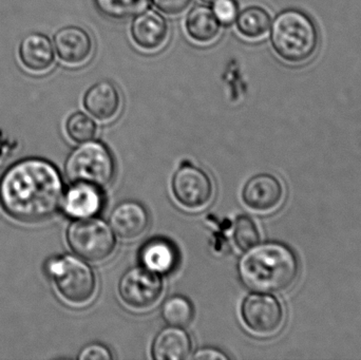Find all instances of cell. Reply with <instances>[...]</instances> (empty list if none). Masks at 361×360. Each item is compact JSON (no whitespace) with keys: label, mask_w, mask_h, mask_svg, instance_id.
I'll return each mask as SVG.
<instances>
[{"label":"cell","mask_w":361,"mask_h":360,"mask_svg":"<svg viewBox=\"0 0 361 360\" xmlns=\"http://www.w3.org/2000/svg\"><path fill=\"white\" fill-rule=\"evenodd\" d=\"M173 194L180 206L190 211L204 209L214 197V184L207 173L192 165H184L173 175Z\"/></svg>","instance_id":"cell-9"},{"label":"cell","mask_w":361,"mask_h":360,"mask_svg":"<svg viewBox=\"0 0 361 360\" xmlns=\"http://www.w3.org/2000/svg\"><path fill=\"white\" fill-rule=\"evenodd\" d=\"M191 350L190 335L183 328L169 325L157 336L152 352L156 360H183L188 359Z\"/></svg>","instance_id":"cell-17"},{"label":"cell","mask_w":361,"mask_h":360,"mask_svg":"<svg viewBox=\"0 0 361 360\" xmlns=\"http://www.w3.org/2000/svg\"><path fill=\"white\" fill-rule=\"evenodd\" d=\"M192 359L197 360H226L228 359V356L224 354L222 351L216 350V349L204 348L197 351V352L193 354Z\"/></svg>","instance_id":"cell-28"},{"label":"cell","mask_w":361,"mask_h":360,"mask_svg":"<svg viewBox=\"0 0 361 360\" xmlns=\"http://www.w3.org/2000/svg\"><path fill=\"white\" fill-rule=\"evenodd\" d=\"M68 179L104 188L111 183L116 173L114 156L101 142H86L75 148L65 163Z\"/></svg>","instance_id":"cell-5"},{"label":"cell","mask_w":361,"mask_h":360,"mask_svg":"<svg viewBox=\"0 0 361 360\" xmlns=\"http://www.w3.org/2000/svg\"><path fill=\"white\" fill-rule=\"evenodd\" d=\"M63 179L59 169L42 158H25L0 178V205L15 221L42 223L61 206Z\"/></svg>","instance_id":"cell-1"},{"label":"cell","mask_w":361,"mask_h":360,"mask_svg":"<svg viewBox=\"0 0 361 360\" xmlns=\"http://www.w3.org/2000/svg\"><path fill=\"white\" fill-rule=\"evenodd\" d=\"M71 251L85 261L99 263L114 254L116 241L114 230L97 218L76 219L66 234Z\"/></svg>","instance_id":"cell-6"},{"label":"cell","mask_w":361,"mask_h":360,"mask_svg":"<svg viewBox=\"0 0 361 360\" xmlns=\"http://www.w3.org/2000/svg\"><path fill=\"white\" fill-rule=\"evenodd\" d=\"M244 325L257 336H273L281 329L284 310L281 302L269 294H252L241 308Z\"/></svg>","instance_id":"cell-8"},{"label":"cell","mask_w":361,"mask_h":360,"mask_svg":"<svg viewBox=\"0 0 361 360\" xmlns=\"http://www.w3.org/2000/svg\"><path fill=\"white\" fill-rule=\"evenodd\" d=\"M164 291L160 275L145 268L127 271L118 285L123 302L135 311H147L158 304Z\"/></svg>","instance_id":"cell-7"},{"label":"cell","mask_w":361,"mask_h":360,"mask_svg":"<svg viewBox=\"0 0 361 360\" xmlns=\"http://www.w3.org/2000/svg\"><path fill=\"white\" fill-rule=\"evenodd\" d=\"M97 124L92 118L82 112H76L69 116L66 123V132L70 139L82 144L91 141L97 135Z\"/></svg>","instance_id":"cell-23"},{"label":"cell","mask_w":361,"mask_h":360,"mask_svg":"<svg viewBox=\"0 0 361 360\" xmlns=\"http://www.w3.org/2000/svg\"><path fill=\"white\" fill-rule=\"evenodd\" d=\"M271 23V15L260 6L245 8L235 19L238 32L250 39L263 37L269 32Z\"/></svg>","instance_id":"cell-20"},{"label":"cell","mask_w":361,"mask_h":360,"mask_svg":"<svg viewBox=\"0 0 361 360\" xmlns=\"http://www.w3.org/2000/svg\"><path fill=\"white\" fill-rule=\"evenodd\" d=\"M244 203L259 213L274 211L281 204L284 197L281 182L269 173H261L252 178L243 190Z\"/></svg>","instance_id":"cell-12"},{"label":"cell","mask_w":361,"mask_h":360,"mask_svg":"<svg viewBox=\"0 0 361 360\" xmlns=\"http://www.w3.org/2000/svg\"><path fill=\"white\" fill-rule=\"evenodd\" d=\"M93 2L99 13L112 20H125L137 16L150 4V0H93Z\"/></svg>","instance_id":"cell-21"},{"label":"cell","mask_w":361,"mask_h":360,"mask_svg":"<svg viewBox=\"0 0 361 360\" xmlns=\"http://www.w3.org/2000/svg\"><path fill=\"white\" fill-rule=\"evenodd\" d=\"M202 1L207 2V4H212V2L216 1V0H202Z\"/></svg>","instance_id":"cell-29"},{"label":"cell","mask_w":361,"mask_h":360,"mask_svg":"<svg viewBox=\"0 0 361 360\" xmlns=\"http://www.w3.org/2000/svg\"><path fill=\"white\" fill-rule=\"evenodd\" d=\"M185 27L189 37L200 44L214 42L221 32V23L214 11L204 4L195 6L188 13Z\"/></svg>","instance_id":"cell-19"},{"label":"cell","mask_w":361,"mask_h":360,"mask_svg":"<svg viewBox=\"0 0 361 360\" xmlns=\"http://www.w3.org/2000/svg\"><path fill=\"white\" fill-rule=\"evenodd\" d=\"M131 37L139 48L156 51L162 48L169 35L166 19L154 10L144 11L131 23Z\"/></svg>","instance_id":"cell-13"},{"label":"cell","mask_w":361,"mask_h":360,"mask_svg":"<svg viewBox=\"0 0 361 360\" xmlns=\"http://www.w3.org/2000/svg\"><path fill=\"white\" fill-rule=\"evenodd\" d=\"M53 46L59 61L69 67L85 65L94 50L90 34L76 25L59 29L53 37Z\"/></svg>","instance_id":"cell-11"},{"label":"cell","mask_w":361,"mask_h":360,"mask_svg":"<svg viewBox=\"0 0 361 360\" xmlns=\"http://www.w3.org/2000/svg\"><path fill=\"white\" fill-rule=\"evenodd\" d=\"M82 103L93 118L99 122H109L120 112L122 97L114 82L102 80L85 93Z\"/></svg>","instance_id":"cell-16"},{"label":"cell","mask_w":361,"mask_h":360,"mask_svg":"<svg viewBox=\"0 0 361 360\" xmlns=\"http://www.w3.org/2000/svg\"><path fill=\"white\" fill-rule=\"evenodd\" d=\"M140 259L143 268L156 273L166 275L177 268L179 253L171 241L163 238L148 241L140 253Z\"/></svg>","instance_id":"cell-18"},{"label":"cell","mask_w":361,"mask_h":360,"mask_svg":"<svg viewBox=\"0 0 361 360\" xmlns=\"http://www.w3.org/2000/svg\"><path fill=\"white\" fill-rule=\"evenodd\" d=\"M80 360H110L112 354L104 345L91 344L80 351L78 357Z\"/></svg>","instance_id":"cell-26"},{"label":"cell","mask_w":361,"mask_h":360,"mask_svg":"<svg viewBox=\"0 0 361 360\" xmlns=\"http://www.w3.org/2000/svg\"><path fill=\"white\" fill-rule=\"evenodd\" d=\"M238 271L242 283L250 291L282 293L298 278L299 260L284 243H258L244 254Z\"/></svg>","instance_id":"cell-2"},{"label":"cell","mask_w":361,"mask_h":360,"mask_svg":"<svg viewBox=\"0 0 361 360\" xmlns=\"http://www.w3.org/2000/svg\"><path fill=\"white\" fill-rule=\"evenodd\" d=\"M274 50L286 63H307L319 44V33L313 19L302 11L288 8L277 15L271 25Z\"/></svg>","instance_id":"cell-3"},{"label":"cell","mask_w":361,"mask_h":360,"mask_svg":"<svg viewBox=\"0 0 361 360\" xmlns=\"http://www.w3.org/2000/svg\"><path fill=\"white\" fill-rule=\"evenodd\" d=\"M44 272L61 299L71 306H85L97 291V277L92 268L80 257L59 255L49 258Z\"/></svg>","instance_id":"cell-4"},{"label":"cell","mask_w":361,"mask_h":360,"mask_svg":"<svg viewBox=\"0 0 361 360\" xmlns=\"http://www.w3.org/2000/svg\"><path fill=\"white\" fill-rule=\"evenodd\" d=\"M193 315L192 304L183 296H173L163 304V319L173 327H187L192 321Z\"/></svg>","instance_id":"cell-22"},{"label":"cell","mask_w":361,"mask_h":360,"mask_svg":"<svg viewBox=\"0 0 361 360\" xmlns=\"http://www.w3.org/2000/svg\"><path fill=\"white\" fill-rule=\"evenodd\" d=\"M154 6L167 15H179L190 6L191 0H152Z\"/></svg>","instance_id":"cell-27"},{"label":"cell","mask_w":361,"mask_h":360,"mask_svg":"<svg viewBox=\"0 0 361 360\" xmlns=\"http://www.w3.org/2000/svg\"><path fill=\"white\" fill-rule=\"evenodd\" d=\"M219 23L231 25L238 16V4L235 0H216L212 8Z\"/></svg>","instance_id":"cell-25"},{"label":"cell","mask_w":361,"mask_h":360,"mask_svg":"<svg viewBox=\"0 0 361 360\" xmlns=\"http://www.w3.org/2000/svg\"><path fill=\"white\" fill-rule=\"evenodd\" d=\"M19 65L23 71L34 76L46 75L56 61L52 40L42 33H30L19 42Z\"/></svg>","instance_id":"cell-10"},{"label":"cell","mask_w":361,"mask_h":360,"mask_svg":"<svg viewBox=\"0 0 361 360\" xmlns=\"http://www.w3.org/2000/svg\"><path fill=\"white\" fill-rule=\"evenodd\" d=\"M233 241L238 249L241 251L248 249L258 244L260 241V232L256 223L247 216H240L233 225Z\"/></svg>","instance_id":"cell-24"},{"label":"cell","mask_w":361,"mask_h":360,"mask_svg":"<svg viewBox=\"0 0 361 360\" xmlns=\"http://www.w3.org/2000/svg\"><path fill=\"white\" fill-rule=\"evenodd\" d=\"M149 225V215L143 205L135 201H125L110 216V228L123 240L140 238Z\"/></svg>","instance_id":"cell-15"},{"label":"cell","mask_w":361,"mask_h":360,"mask_svg":"<svg viewBox=\"0 0 361 360\" xmlns=\"http://www.w3.org/2000/svg\"><path fill=\"white\" fill-rule=\"evenodd\" d=\"M102 188L87 183H73L63 194L61 209L63 213L74 219L94 217L103 206Z\"/></svg>","instance_id":"cell-14"}]
</instances>
